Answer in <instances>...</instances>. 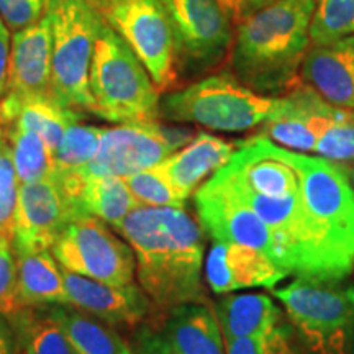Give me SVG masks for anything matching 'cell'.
I'll list each match as a JSON object with an SVG mask.
<instances>
[{
    "label": "cell",
    "instance_id": "obj_1",
    "mask_svg": "<svg viewBox=\"0 0 354 354\" xmlns=\"http://www.w3.org/2000/svg\"><path fill=\"white\" fill-rule=\"evenodd\" d=\"M113 230L131 246L138 284L153 307L207 304L203 228L184 207L140 205Z\"/></svg>",
    "mask_w": 354,
    "mask_h": 354
},
{
    "label": "cell",
    "instance_id": "obj_2",
    "mask_svg": "<svg viewBox=\"0 0 354 354\" xmlns=\"http://www.w3.org/2000/svg\"><path fill=\"white\" fill-rule=\"evenodd\" d=\"M315 0H277L236 25L230 48L233 76L263 95H286L299 84L310 44Z\"/></svg>",
    "mask_w": 354,
    "mask_h": 354
},
{
    "label": "cell",
    "instance_id": "obj_3",
    "mask_svg": "<svg viewBox=\"0 0 354 354\" xmlns=\"http://www.w3.org/2000/svg\"><path fill=\"white\" fill-rule=\"evenodd\" d=\"M91 112L113 123L159 118V91L130 44L102 24L88 73Z\"/></svg>",
    "mask_w": 354,
    "mask_h": 354
},
{
    "label": "cell",
    "instance_id": "obj_4",
    "mask_svg": "<svg viewBox=\"0 0 354 354\" xmlns=\"http://www.w3.org/2000/svg\"><path fill=\"white\" fill-rule=\"evenodd\" d=\"M286 95H263L221 73L171 92L159 100V117L215 131H248L263 127L284 109Z\"/></svg>",
    "mask_w": 354,
    "mask_h": 354
},
{
    "label": "cell",
    "instance_id": "obj_5",
    "mask_svg": "<svg viewBox=\"0 0 354 354\" xmlns=\"http://www.w3.org/2000/svg\"><path fill=\"white\" fill-rule=\"evenodd\" d=\"M271 292L310 354H354V286L344 279L295 277Z\"/></svg>",
    "mask_w": 354,
    "mask_h": 354
},
{
    "label": "cell",
    "instance_id": "obj_6",
    "mask_svg": "<svg viewBox=\"0 0 354 354\" xmlns=\"http://www.w3.org/2000/svg\"><path fill=\"white\" fill-rule=\"evenodd\" d=\"M51 28V91L74 110L92 107L88 73L104 20L87 0H48Z\"/></svg>",
    "mask_w": 354,
    "mask_h": 354
},
{
    "label": "cell",
    "instance_id": "obj_7",
    "mask_svg": "<svg viewBox=\"0 0 354 354\" xmlns=\"http://www.w3.org/2000/svg\"><path fill=\"white\" fill-rule=\"evenodd\" d=\"M304 203L344 276L354 266V187L339 162L292 151Z\"/></svg>",
    "mask_w": 354,
    "mask_h": 354
},
{
    "label": "cell",
    "instance_id": "obj_8",
    "mask_svg": "<svg viewBox=\"0 0 354 354\" xmlns=\"http://www.w3.org/2000/svg\"><path fill=\"white\" fill-rule=\"evenodd\" d=\"M148 69L158 91L176 79V51L165 0H87Z\"/></svg>",
    "mask_w": 354,
    "mask_h": 354
},
{
    "label": "cell",
    "instance_id": "obj_9",
    "mask_svg": "<svg viewBox=\"0 0 354 354\" xmlns=\"http://www.w3.org/2000/svg\"><path fill=\"white\" fill-rule=\"evenodd\" d=\"M51 253L61 268L79 276L115 286L135 282L131 246L94 215H81L71 221L51 246Z\"/></svg>",
    "mask_w": 354,
    "mask_h": 354
},
{
    "label": "cell",
    "instance_id": "obj_10",
    "mask_svg": "<svg viewBox=\"0 0 354 354\" xmlns=\"http://www.w3.org/2000/svg\"><path fill=\"white\" fill-rule=\"evenodd\" d=\"M189 128L166 127L156 120L118 123L104 128L97 154L81 174L87 177H127L158 166L194 138Z\"/></svg>",
    "mask_w": 354,
    "mask_h": 354
},
{
    "label": "cell",
    "instance_id": "obj_11",
    "mask_svg": "<svg viewBox=\"0 0 354 354\" xmlns=\"http://www.w3.org/2000/svg\"><path fill=\"white\" fill-rule=\"evenodd\" d=\"M194 197L198 223L214 241L254 248L281 266V248L272 230L218 176L203 183Z\"/></svg>",
    "mask_w": 354,
    "mask_h": 354
},
{
    "label": "cell",
    "instance_id": "obj_12",
    "mask_svg": "<svg viewBox=\"0 0 354 354\" xmlns=\"http://www.w3.org/2000/svg\"><path fill=\"white\" fill-rule=\"evenodd\" d=\"M176 64L196 69L218 64L233 43L232 21L216 0H165Z\"/></svg>",
    "mask_w": 354,
    "mask_h": 354
},
{
    "label": "cell",
    "instance_id": "obj_13",
    "mask_svg": "<svg viewBox=\"0 0 354 354\" xmlns=\"http://www.w3.org/2000/svg\"><path fill=\"white\" fill-rule=\"evenodd\" d=\"M88 215L55 179L20 184L12 248L15 253L51 250L74 218Z\"/></svg>",
    "mask_w": 354,
    "mask_h": 354
},
{
    "label": "cell",
    "instance_id": "obj_14",
    "mask_svg": "<svg viewBox=\"0 0 354 354\" xmlns=\"http://www.w3.org/2000/svg\"><path fill=\"white\" fill-rule=\"evenodd\" d=\"M165 318L143 326L140 354H227L214 308L207 304H184L162 310Z\"/></svg>",
    "mask_w": 354,
    "mask_h": 354
},
{
    "label": "cell",
    "instance_id": "obj_15",
    "mask_svg": "<svg viewBox=\"0 0 354 354\" xmlns=\"http://www.w3.org/2000/svg\"><path fill=\"white\" fill-rule=\"evenodd\" d=\"M68 304L109 326H136L148 318L153 304L140 284L115 286L61 268Z\"/></svg>",
    "mask_w": 354,
    "mask_h": 354
},
{
    "label": "cell",
    "instance_id": "obj_16",
    "mask_svg": "<svg viewBox=\"0 0 354 354\" xmlns=\"http://www.w3.org/2000/svg\"><path fill=\"white\" fill-rule=\"evenodd\" d=\"M207 284L216 295L268 287L272 289L287 276L286 269L254 248L214 241L203 264Z\"/></svg>",
    "mask_w": 354,
    "mask_h": 354
},
{
    "label": "cell",
    "instance_id": "obj_17",
    "mask_svg": "<svg viewBox=\"0 0 354 354\" xmlns=\"http://www.w3.org/2000/svg\"><path fill=\"white\" fill-rule=\"evenodd\" d=\"M3 95L20 99L53 95L51 28L46 13L35 25L13 35L7 91Z\"/></svg>",
    "mask_w": 354,
    "mask_h": 354
},
{
    "label": "cell",
    "instance_id": "obj_18",
    "mask_svg": "<svg viewBox=\"0 0 354 354\" xmlns=\"http://www.w3.org/2000/svg\"><path fill=\"white\" fill-rule=\"evenodd\" d=\"M300 76L328 104L354 110V37L310 44Z\"/></svg>",
    "mask_w": 354,
    "mask_h": 354
},
{
    "label": "cell",
    "instance_id": "obj_19",
    "mask_svg": "<svg viewBox=\"0 0 354 354\" xmlns=\"http://www.w3.org/2000/svg\"><path fill=\"white\" fill-rule=\"evenodd\" d=\"M234 151V143L201 131L187 145L162 159L158 167L177 196L187 202L203 183L227 165Z\"/></svg>",
    "mask_w": 354,
    "mask_h": 354
},
{
    "label": "cell",
    "instance_id": "obj_20",
    "mask_svg": "<svg viewBox=\"0 0 354 354\" xmlns=\"http://www.w3.org/2000/svg\"><path fill=\"white\" fill-rule=\"evenodd\" d=\"M79 122L74 109L57 102L53 95L12 97L0 99V127H19L37 133L55 151L64 131Z\"/></svg>",
    "mask_w": 354,
    "mask_h": 354
},
{
    "label": "cell",
    "instance_id": "obj_21",
    "mask_svg": "<svg viewBox=\"0 0 354 354\" xmlns=\"http://www.w3.org/2000/svg\"><path fill=\"white\" fill-rule=\"evenodd\" d=\"M214 313L223 339L254 338L287 320L284 310L266 294H223L216 300Z\"/></svg>",
    "mask_w": 354,
    "mask_h": 354
},
{
    "label": "cell",
    "instance_id": "obj_22",
    "mask_svg": "<svg viewBox=\"0 0 354 354\" xmlns=\"http://www.w3.org/2000/svg\"><path fill=\"white\" fill-rule=\"evenodd\" d=\"M15 258L17 300L20 308L68 304L61 266L57 264L50 250L15 253Z\"/></svg>",
    "mask_w": 354,
    "mask_h": 354
},
{
    "label": "cell",
    "instance_id": "obj_23",
    "mask_svg": "<svg viewBox=\"0 0 354 354\" xmlns=\"http://www.w3.org/2000/svg\"><path fill=\"white\" fill-rule=\"evenodd\" d=\"M50 312L76 354H135L113 326L69 304H50Z\"/></svg>",
    "mask_w": 354,
    "mask_h": 354
},
{
    "label": "cell",
    "instance_id": "obj_24",
    "mask_svg": "<svg viewBox=\"0 0 354 354\" xmlns=\"http://www.w3.org/2000/svg\"><path fill=\"white\" fill-rule=\"evenodd\" d=\"M15 338L17 354H76L50 305L21 307L7 317Z\"/></svg>",
    "mask_w": 354,
    "mask_h": 354
},
{
    "label": "cell",
    "instance_id": "obj_25",
    "mask_svg": "<svg viewBox=\"0 0 354 354\" xmlns=\"http://www.w3.org/2000/svg\"><path fill=\"white\" fill-rule=\"evenodd\" d=\"M79 203L86 214L97 216L112 228L140 207L125 179L115 176L84 179Z\"/></svg>",
    "mask_w": 354,
    "mask_h": 354
},
{
    "label": "cell",
    "instance_id": "obj_26",
    "mask_svg": "<svg viewBox=\"0 0 354 354\" xmlns=\"http://www.w3.org/2000/svg\"><path fill=\"white\" fill-rule=\"evenodd\" d=\"M104 128L74 123L64 131L63 138L53 151L55 177L59 183H81V174L94 159L99 149Z\"/></svg>",
    "mask_w": 354,
    "mask_h": 354
},
{
    "label": "cell",
    "instance_id": "obj_27",
    "mask_svg": "<svg viewBox=\"0 0 354 354\" xmlns=\"http://www.w3.org/2000/svg\"><path fill=\"white\" fill-rule=\"evenodd\" d=\"M10 141L13 166L20 184L51 179L55 174L51 148L37 133L19 127H0Z\"/></svg>",
    "mask_w": 354,
    "mask_h": 354
},
{
    "label": "cell",
    "instance_id": "obj_28",
    "mask_svg": "<svg viewBox=\"0 0 354 354\" xmlns=\"http://www.w3.org/2000/svg\"><path fill=\"white\" fill-rule=\"evenodd\" d=\"M354 37V0H315L310 41L325 44Z\"/></svg>",
    "mask_w": 354,
    "mask_h": 354
},
{
    "label": "cell",
    "instance_id": "obj_29",
    "mask_svg": "<svg viewBox=\"0 0 354 354\" xmlns=\"http://www.w3.org/2000/svg\"><path fill=\"white\" fill-rule=\"evenodd\" d=\"M20 183L13 166L10 141L0 128V238L12 245Z\"/></svg>",
    "mask_w": 354,
    "mask_h": 354
},
{
    "label": "cell",
    "instance_id": "obj_30",
    "mask_svg": "<svg viewBox=\"0 0 354 354\" xmlns=\"http://www.w3.org/2000/svg\"><path fill=\"white\" fill-rule=\"evenodd\" d=\"M294 328L286 320L268 333L254 338L225 339L227 354H304Z\"/></svg>",
    "mask_w": 354,
    "mask_h": 354
},
{
    "label": "cell",
    "instance_id": "obj_31",
    "mask_svg": "<svg viewBox=\"0 0 354 354\" xmlns=\"http://www.w3.org/2000/svg\"><path fill=\"white\" fill-rule=\"evenodd\" d=\"M131 194L145 207H185L158 166L123 177Z\"/></svg>",
    "mask_w": 354,
    "mask_h": 354
},
{
    "label": "cell",
    "instance_id": "obj_32",
    "mask_svg": "<svg viewBox=\"0 0 354 354\" xmlns=\"http://www.w3.org/2000/svg\"><path fill=\"white\" fill-rule=\"evenodd\" d=\"M313 154L339 165L354 161V110L339 109L333 127Z\"/></svg>",
    "mask_w": 354,
    "mask_h": 354
},
{
    "label": "cell",
    "instance_id": "obj_33",
    "mask_svg": "<svg viewBox=\"0 0 354 354\" xmlns=\"http://www.w3.org/2000/svg\"><path fill=\"white\" fill-rule=\"evenodd\" d=\"M20 308L17 300V258L10 243L0 245V313L12 315Z\"/></svg>",
    "mask_w": 354,
    "mask_h": 354
},
{
    "label": "cell",
    "instance_id": "obj_34",
    "mask_svg": "<svg viewBox=\"0 0 354 354\" xmlns=\"http://www.w3.org/2000/svg\"><path fill=\"white\" fill-rule=\"evenodd\" d=\"M48 0H0V17L8 28L24 30L41 20Z\"/></svg>",
    "mask_w": 354,
    "mask_h": 354
},
{
    "label": "cell",
    "instance_id": "obj_35",
    "mask_svg": "<svg viewBox=\"0 0 354 354\" xmlns=\"http://www.w3.org/2000/svg\"><path fill=\"white\" fill-rule=\"evenodd\" d=\"M233 25L241 24L248 17L254 15L261 8L271 6L277 0H216Z\"/></svg>",
    "mask_w": 354,
    "mask_h": 354
},
{
    "label": "cell",
    "instance_id": "obj_36",
    "mask_svg": "<svg viewBox=\"0 0 354 354\" xmlns=\"http://www.w3.org/2000/svg\"><path fill=\"white\" fill-rule=\"evenodd\" d=\"M10 35L8 26L0 17V99L7 91L8 68H10Z\"/></svg>",
    "mask_w": 354,
    "mask_h": 354
},
{
    "label": "cell",
    "instance_id": "obj_37",
    "mask_svg": "<svg viewBox=\"0 0 354 354\" xmlns=\"http://www.w3.org/2000/svg\"><path fill=\"white\" fill-rule=\"evenodd\" d=\"M15 338L7 317L0 313V354H15Z\"/></svg>",
    "mask_w": 354,
    "mask_h": 354
},
{
    "label": "cell",
    "instance_id": "obj_38",
    "mask_svg": "<svg viewBox=\"0 0 354 354\" xmlns=\"http://www.w3.org/2000/svg\"><path fill=\"white\" fill-rule=\"evenodd\" d=\"M346 165H348V166L344 167V171H346L349 180H351V185L354 187V161L346 162Z\"/></svg>",
    "mask_w": 354,
    "mask_h": 354
},
{
    "label": "cell",
    "instance_id": "obj_39",
    "mask_svg": "<svg viewBox=\"0 0 354 354\" xmlns=\"http://www.w3.org/2000/svg\"><path fill=\"white\" fill-rule=\"evenodd\" d=\"M3 241H6V240H3V238H0V245H2V243H3ZM7 243H8V241H7Z\"/></svg>",
    "mask_w": 354,
    "mask_h": 354
}]
</instances>
